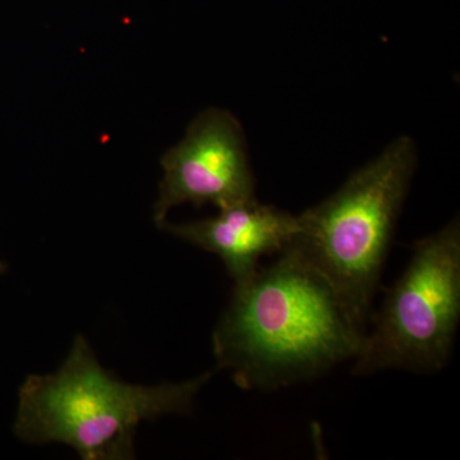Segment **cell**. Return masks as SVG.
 <instances>
[{
  "mask_svg": "<svg viewBox=\"0 0 460 460\" xmlns=\"http://www.w3.org/2000/svg\"><path fill=\"white\" fill-rule=\"evenodd\" d=\"M164 178L154 220L160 226L174 206L222 208L255 201V177L248 163L241 124L229 111L208 109L190 124L186 137L162 157Z\"/></svg>",
  "mask_w": 460,
  "mask_h": 460,
  "instance_id": "cell-5",
  "label": "cell"
},
{
  "mask_svg": "<svg viewBox=\"0 0 460 460\" xmlns=\"http://www.w3.org/2000/svg\"><path fill=\"white\" fill-rule=\"evenodd\" d=\"M211 375L131 385L105 371L86 339L77 335L56 374L30 375L21 385L13 431L27 444L68 445L84 460L133 459L142 420L190 413Z\"/></svg>",
  "mask_w": 460,
  "mask_h": 460,
  "instance_id": "cell-2",
  "label": "cell"
},
{
  "mask_svg": "<svg viewBox=\"0 0 460 460\" xmlns=\"http://www.w3.org/2000/svg\"><path fill=\"white\" fill-rule=\"evenodd\" d=\"M460 320V223L420 239L399 279L372 311L353 375L436 374L452 357Z\"/></svg>",
  "mask_w": 460,
  "mask_h": 460,
  "instance_id": "cell-4",
  "label": "cell"
},
{
  "mask_svg": "<svg viewBox=\"0 0 460 460\" xmlns=\"http://www.w3.org/2000/svg\"><path fill=\"white\" fill-rule=\"evenodd\" d=\"M416 162L414 142L402 136L338 192L296 217L298 232L288 246L329 281L365 334Z\"/></svg>",
  "mask_w": 460,
  "mask_h": 460,
  "instance_id": "cell-3",
  "label": "cell"
},
{
  "mask_svg": "<svg viewBox=\"0 0 460 460\" xmlns=\"http://www.w3.org/2000/svg\"><path fill=\"white\" fill-rule=\"evenodd\" d=\"M365 332L329 281L292 247L234 283L213 334L217 368L244 390H279L353 361Z\"/></svg>",
  "mask_w": 460,
  "mask_h": 460,
  "instance_id": "cell-1",
  "label": "cell"
},
{
  "mask_svg": "<svg viewBox=\"0 0 460 460\" xmlns=\"http://www.w3.org/2000/svg\"><path fill=\"white\" fill-rule=\"evenodd\" d=\"M7 271V265L4 262L0 261V275L4 274Z\"/></svg>",
  "mask_w": 460,
  "mask_h": 460,
  "instance_id": "cell-7",
  "label": "cell"
},
{
  "mask_svg": "<svg viewBox=\"0 0 460 460\" xmlns=\"http://www.w3.org/2000/svg\"><path fill=\"white\" fill-rule=\"evenodd\" d=\"M193 246L215 253L234 283L260 268L261 257L283 252L298 232L296 217L257 199L222 208L219 215L184 224L159 226Z\"/></svg>",
  "mask_w": 460,
  "mask_h": 460,
  "instance_id": "cell-6",
  "label": "cell"
}]
</instances>
